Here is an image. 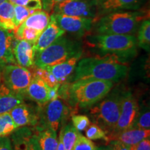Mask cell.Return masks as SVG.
<instances>
[{"mask_svg": "<svg viewBox=\"0 0 150 150\" xmlns=\"http://www.w3.org/2000/svg\"><path fill=\"white\" fill-rule=\"evenodd\" d=\"M128 71L125 62L115 56L83 58L79 61L75 67L73 81L97 79L116 82L126 77Z\"/></svg>", "mask_w": 150, "mask_h": 150, "instance_id": "obj_1", "label": "cell"}, {"mask_svg": "<svg viewBox=\"0 0 150 150\" xmlns=\"http://www.w3.org/2000/svg\"><path fill=\"white\" fill-rule=\"evenodd\" d=\"M147 19H149V11L147 8L117 11L95 20L92 30L96 34L134 35L142 22Z\"/></svg>", "mask_w": 150, "mask_h": 150, "instance_id": "obj_2", "label": "cell"}, {"mask_svg": "<svg viewBox=\"0 0 150 150\" xmlns=\"http://www.w3.org/2000/svg\"><path fill=\"white\" fill-rule=\"evenodd\" d=\"M85 43L91 50L102 56H112L125 61L137 53L138 42L134 35L96 34L85 35Z\"/></svg>", "mask_w": 150, "mask_h": 150, "instance_id": "obj_3", "label": "cell"}, {"mask_svg": "<svg viewBox=\"0 0 150 150\" xmlns=\"http://www.w3.org/2000/svg\"><path fill=\"white\" fill-rule=\"evenodd\" d=\"M113 86L110 81L86 79L69 86L68 97L81 108L92 107L107 95Z\"/></svg>", "mask_w": 150, "mask_h": 150, "instance_id": "obj_4", "label": "cell"}, {"mask_svg": "<svg viewBox=\"0 0 150 150\" xmlns=\"http://www.w3.org/2000/svg\"><path fill=\"white\" fill-rule=\"evenodd\" d=\"M82 51L79 42L62 35L41 52H35V67H45L63 63Z\"/></svg>", "mask_w": 150, "mask_h": 150, "instance_id": "obj_5", "label": "cell"}, {"mask_svg": "<svg viewBox=\"0 0 150 150\" xmlns=\"http://www.w3.org/2000/svg\"><path fill=\"white\" fill-rule=\"evenodd\" d=\"M122 94L112 93L90 110L91 119L106 133L111 134L116 126L121 110Z\"/></svg>", "mask_w": 150, "mask_h": 150, "instance_id": "obj_6", "label": "cell"}, {"mask_svg": "<svg viewBox=\"0 0 150 150\" xmlns=\"http://www.w3.org/2000/svg\"><path fill=\"white\" fill-rule=\"evenodd\" d=\"M2 83L9 91L24 96L33 77L29 69L18 64H9L1 69Z\"/></svg>", "mask_w": 150, "mask_h": 150, "instance_id": "obj_7", "label": "cell"}, {"mask_svg": "<svg viewBox=\"0 0 150 150\" xmlns=\"http://www.w3.org/2000/svg\"><path fill=\"white\" fill-rule=\"evenodd\" d=\"M52 13L95 20L98 18L97 0H64L56 5Z\"/></svg>", "mask_w": 150, "mask_h": 150, "instance_id": "obj_8", "label": "cell"}, {"mask_svg": "<svg viewBox=\"0 0 150 150\" xmlns=\"http://www.w3.org/2000/svg\"><path fill=\"white\" fill-rule=\"evenodd\" d=\"M42 111L40 110V120L42 126L40 129H50L57 131L60 125L68 112L67 107L61 99L57 98L49 102L44 105Z\"/></svg>", "mask_w": 150, "mask_h": 150, "instance_id": "obj_9", "label": "cell"}, {"mask_svg": "<svg viewBox=\"0 0 150 150\" xmlns=\"http://www.w3.org/2000/svg\"><path fill=\"white\" fill-rule=\"evenodd\" d=\"M139 110L138 102L130 92L122 94L121 110L119 119L113 131L107 137L132 127L138 115Z\"/></svg>", "mask_w": 150, "mask_h": 150, "instance_id": "obj_10", "label": "cell"}, {"mask_svg": "<svg viewBox=\"0 0 150 150\" xmlns=\"http://www.w3.org/2000/svg\"><path fill=\"white\" fill-rule=\"evenodd\" d=\"M56 23L65 32L71 34L83 36L90 33L92 31L95 20L92 18L69 16L65 15L52 13Z\"/></svg>", "mask_w": 150, "mask_h": 150, "instance_id": "obj_11", "label": "cell"}, {"mask_svg": "<svg viewBox=\"0 0 150 150\" xmlns=\"http://www.w3.org/2000/svg\"><path fill=\"white\" fill-rule=\"evenodd\" d=\"M10 136L13 150H41L38 138L37 128L19 127Z\"/></svg>", "mask_w": 150, "mask_h": 150, "instance_id": "obj_12", "label": "cell"}, {"mask_svg": "<svg viewBox=\"0 0 150 150\" xmlns=\"http://www.w3.org/2000/svg\"><path fill=\"white\" fill-rule=\"evenodd\" d=\"M9 114L16 128L35 127L38 125L40 120V110L35 109L24 102L15 106Z\"/></svg>", "mask_w": 150, "mask_h": 150, "instance_id": "obj_13", "label": "cell"}, {"mask_svg": "<svg viewBox=\"0 0 150 150\" xmlns=\"http://www.w3.org/2000/svg\"><path fill=\"white\" fill-rule=\"evenodd\" d=\"M13 54L16 64L28 69L33 68L35 66V44L25 40H18L16 38Z\"/></svg>", "mask_w": 150, "mask_h": 150, "instance_id": "obj_14", "label": "cell"}, {"mask_svg": "<svg viewBox=\"0 0 150 150\" xmlns=\"http://www.w3.org/2000/svg\"><path fill=\"white\" fill-rule=\"evenodd\" d=\"M143 0H97L98 18L112 12L141 8Z\"/></svg>", "mask_w": 150, "mask_h": 150, "instance_id": "obj_15", "label": "cell"}, {"mask_svg": "<svg viewBox=\"0 0 150 150\" xmlns=\"http://www.w3.org/2000/svg\"><path fill=\"white\" fill-rule=\"evenodd\" d=\"M15 40L13 31L0 28V70L6 65L16 64L13 54Z\"/></svg>", "mask_w": 150, "mask_h": 150, "instance_id": "obj_16", "label": "cell"}, {"mask_svg": "<svg viewBox=\"0 0 150 150\" xmlns=\"http://www.w3.org/2000/svg\"><path fill=\"white\" fill-rule=\"evenodd\" d=\"M50 87L40 77L33 74L32 79L26 91L25 95L42 106L50 101Z\"/></svg>", "mask_w": 150, "mask_h": 150, "instance_id": "obj_17", "label": "cell"}, {"mask_svg": "<svg viewBox=\"0 0 150 150\" xmlns=\"http://www.w3.org/2000/svg\"><path fill=\"white\" fill-rule=\"evenodd\" d=\"M150 136L149 129L131 127L120 132L107 137V142L117 140L129 146H133Z\"/></svg>", "mask_w": 150, "mask_h": 150, "instance_id": "obj_18", "label": "cell"}, {"mask_svg": "<svg viewBox=\"0 0 150 150\" xmlns=\"http://www.w3.org/2000/svg\"><path fill=\"white\" fill-rule=\"evenodd\" d=\"M82 54L83 51H81L63 63L52 66H47L42 68H45L49 72H51L55 76L56 80L62 84L65 83L67 78L74 72L75 67L81 58Z\"/></svg>", "mask_w": 150, "mask_h": 150, "instance_id": "obj_19", "label": "cell"}, {"mask_svg": "<svg viewBox=\"0 0 150 150\" xmlns=\"http://www.w3.org/2000/svg\"><path fill=\"white\" fill-rule=\"evenodd\" d=\"M65 31L58 25L55 19L51 15V19L48 26L40 35L35 43V52H41L50 46L56 39L65 34Z\"/></svg>", "mask_w": 150, "mask_h": 150, "instance_id": "obj_20", "label": "cell"}, {"mask_svg": "<svg viewBox=\"0 0 150 150\" xmlns=\"http://www.w3.org/2000/svg\"><path fill=\"white\" fill-rule=\"evenodd\" d=\"M24 102L23 95L10 91L2 83L0 87V115L9 112L15 106Z\"/></svg>", "mask_w": 150, "mask_h": 150, "instance_id": "obj_21", "label": "cell"}, {"mask_svg": "<svg viewBox=\"0 0 150 150\" xmlns=\"http://www.w3.org/2000/svg\"><path fill=\"white\" fill-rule=\"evenodd\" d=\"M51 16L44 10H38L29 16L20 26L35 29L42 33L50 22Z\"/></svg>", "mask_w": 150, "mask_h": 150, "instance_id": "obj_22", "label": "cell"}, {"mask_svg": "<svg viewBox=\"0 0 150 150\" xmlns=\"http://www.w3.org/2000/svg\"><path fill=\"white\" fill-rule=\"evenodd\" d=\"M14 4L8 0L0 4V28L13 31L16 29L15 25Z\"/></svg>", "mask_w": 150, "mask_h": 150, "instance_id": "obj_23", "label": "cell"}, {"mask_svg": "<svg viewBox=\"0 0 150 150\" xmlns=\"http://www.w3.org/2000/svg\"><path fill=\"white\" fill-rule=\"evenodd\" d=\"M38 138L41 150H56L58 138L56 131L50 129L38 128Z\"/></svg>", "mask_w": 150, "mask_h": 150, "instance_id": "obj_24", "label": "cell"}, {"mask_svg": "<svg viewBox=\"0 0 150 150\" xmlns=\"http://www.w3.org/2000/svg\"><path fill=\"white\" fill-rule=\"evenodd\" d=\"M80 133L72 125H67L60 131L59 137L65 150H72Z\"/></svg>", "mask_w": 150, "mask_h": 150, "instance_id": "obj_25", "label": "cell"}, {"mask_svg": "<svg viewBox=\"0 0 150 150\" xmlns=\"http://www.w3.org/2000/svg\"><path fill=\"white\" fill-rule=\"evenodd\" d=\"M138 46L149 52L150 49V21L149 19L145 20L140 24L138 28Z\"/></svg>", "mask_w": 150, "mask_h": 150, "instance_id": "obj_26", "label": "cell"}, {"mask_svg": "<svg viewBox=\"0 0 150 150\" xmlns=\"http://www.w3.org/2000/svg\"><path fill=\"white\" fill-rule=\"evenodd\" d=\"M16 129L9 112L0 115V137L10 136Z\"/></svg>", "mask_w": 150, "mask_h": 150, "instance_id": "obj_27", "label": "cell"}, {"mask_svg": "<svg viewBox=\"0 0 150 150\" xmlns=\"http://www.w3.org/2000/svg\"><path fill=\"white\" fill-rule=\"evenodd\" d=\"M31 69H33V70L32 72L33 74L40 77L50 88H54L60 83L56 80L55 76L51 72H49L47 70H46L45 68L34 66Z\"/></svg>", "mask_w": 150, "mask_h": 150, "instance_id": "obj_28", "label": "cell"}, {"mask_svg": "<svg viewBox=\"0 0 150 150\" xmlns=\"http://www.w3.org/2000/svg\"><path fill=\"white\" fill-rule=\"evenodd\" d=\"M38 10L28 8L20 5H14V13H15V25L18 28L19 26L29 16Z\"/></svg>", "mask_w": 150, "mask_h": 150, "instance_id": "obj_29", "label": "cell"}, {"mask_svg": "<svg viewBox=\"0 0 150 150\" xmlns=\"http://www.w3.org/2000/svg\"><path fill=\"white\" fill-rule=\"evenodd\" d=\"M132 127L138 128L149 129L150 128V112L149 108H146L142 111L139 110V112L135 120Z\"/></svg>", "mask_w": 150, "mask_h": 150, "instance_id": "obj_30", "label": "cell"}, {"mask_svg": "<svg viewBox=\"0 0 150 150\" xmlns=\"http://www.w3.org/2000/svg\"><path fill=\"white\" fill-rule=\"evenodd\" d=\"M86 138L91 140L104 139L107 141L106 133L95 124H91L86 130Z\"/></svg>", "mask_w": 150, "mask_h": 150, "instance_id": "obj_31", "label": "cell"}, {"mask_svg": "<svg viewBox=\"0 0 150 150\" xmlns=\"http://www.w3.org/2000/svg\"><path fill=\"white\" fill-rule=\"evenodd\" d=\"M97 147L91 140L79 134L72 150H97Z\"/></svg>", "mask_w": 150, "mask_h": 150, "instance_id": "obj_32", "label": "cell"}, {"mask_svg": "<svg viewBox=\"0 0 150 150\" xmlns=\"http://www.w3.org/2000/svg\"><path fill=\"white\" fill-rule=\"evenodd\" d=\"M72 125L79 132L85 131L91 125L88 117L84 115H75L72 117Z\"/></svg>", "mask_w": 150, "mask_h": 150, "instance_id": "obj_33", "label": "cell"}, {"mask_svg": "<svg viewBox=\"0 0 150 150\" xmlns=\"http://www.w3.org/2000/svg\"><path fill=\"white\" fill-rule=\"evenodd\" d=\"M14 5H20L35 9V10H42V0H16Z\"/></svg>", "mask_w": 150, "mask_h": 150, "instance_id": "obj_34", "label": "cell"}, {"mask_svg": "<svg viewBox=\"0 0 150 150\" xmlns=\"http://www.w3.org/2000/svg\"><path fill=\"white\" fill-rule=\"evenodd\" d=\"M63 1H64V0H42V9L50 14L53 12L56 5H57L58 4Z\"/></svg>", "mask_w": 150, "mask_h": 150, "instance_id": "obj_35", "label": "cell"}, {"mask_svg": "<svg viewBox=\"0 0 150 150\" xmlns=\"http://www.w3.org/2000/svg\"><path fill=\"white\" fill-rule=\"evenodd\" d=\"M131 150H150V139L146 138L136 145L131 146Z\"/></svg>", "mask_w": 150, "mask_h": 150, "instance_id": "obj_36", "label": "cell"}, {"mask_svg": "<svg viewBox=\"0 0 150 150\" xmlns=\"http://www.w3.org/2000/svg\"><path fill=\"white\" fill-rule=\"evenodd\" d=\"M0 150H13L12 143L8 136L0 137Z\"/></svg>", "mask_w": 150, "mask_h": 150, "instance_id": "obj_37", "label": "cell"}, {"mask_svg": "<svg viewBox=\"0 0 150 150\" xmlns=\"http://www.w3.org/2000/svg\"><path fill=\"white\" fill-rule=\"evenodd\" d=\"M110 145L112 146L114 150H131V146L125 145L117 140L110 141Z\"/></svg>", "mask_w": 150, "mask_h": 150, "instance_id": "obj_38", "label": "cell"}, {"mask_svg": "<svg viewBox=\"0 0 150 150\" xmlns=\"http://www.w3.org/2000/svg\"><path fill=\"white\" fill-rule=\"evenodd\" d=\"M56 150H65L64 148V146L63 145V142L61 141V139L60 138V137L59 138V142H58V146H57V149Z\"/></svg>", "mask_w": 150, "mask_h": 150, "instance_id": "obj_39", "label": "cell"}, {"mask_svg": "<svg viewBox=\"0 0 150 150\" xmlns=\"http://www.w3.org/2000/svg\"><path fill=\"white\" fill-rule=\"evenodd\" d=\"M97 150H114V149L112 146L109 145L102 146V147H97Z\"/></svg>", "mask_w": 150, "mask_h": 150, "instance_id": "obj_40", "label": "cell"}, {"mask_svg": "<svg viewBox=\"0 0 150 150\" xmlns=\"http://www.w3.org/2000/svg\"><path fill=\"white\" fill-rule=\"evenodd\" d=\"M2 85V80H1V70H0V87Z\"/></svg>", "mask_w": 150, "mask_h": 150, "instance_id": "obj_41", "label": "cell"}, {"mask_svg": "<svg viewBox=\"0 0 150 150\" xmlns=\"http://www.w3.org/2000/svg\"><path fill=\"white\" fill-rule=\"evenodd\" d=\"M8 1H10L11 4H15V3H16V0H8Z\"/></svg>", "mask_w": 150, "mask_h": 150, "instance_id": "obj_42", "label": "cell"}, {"mask_svg": "<svg viewBox=\"0 0 150 150\" xmlns=\"http://www.w3.org/2000/svg\"><path fill=\"white\" fill-rule=\"evenodd\" d=\"M6 1V0H0V4H1V3H3L4 1Z\"/></svg>", "mask_w": 150, "mask_h": 150, "instance_id": "obj_43", "label": "cell"}]
</instances>
